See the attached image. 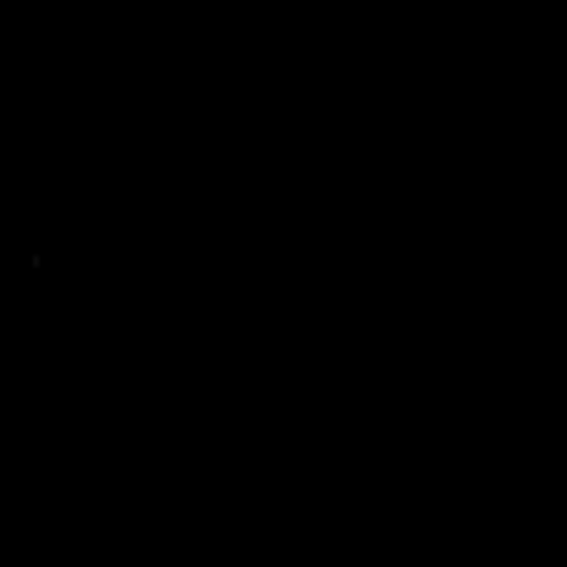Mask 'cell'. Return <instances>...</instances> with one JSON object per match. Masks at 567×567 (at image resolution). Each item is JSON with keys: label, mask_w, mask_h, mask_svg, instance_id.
<instances>
[]
</instances>
